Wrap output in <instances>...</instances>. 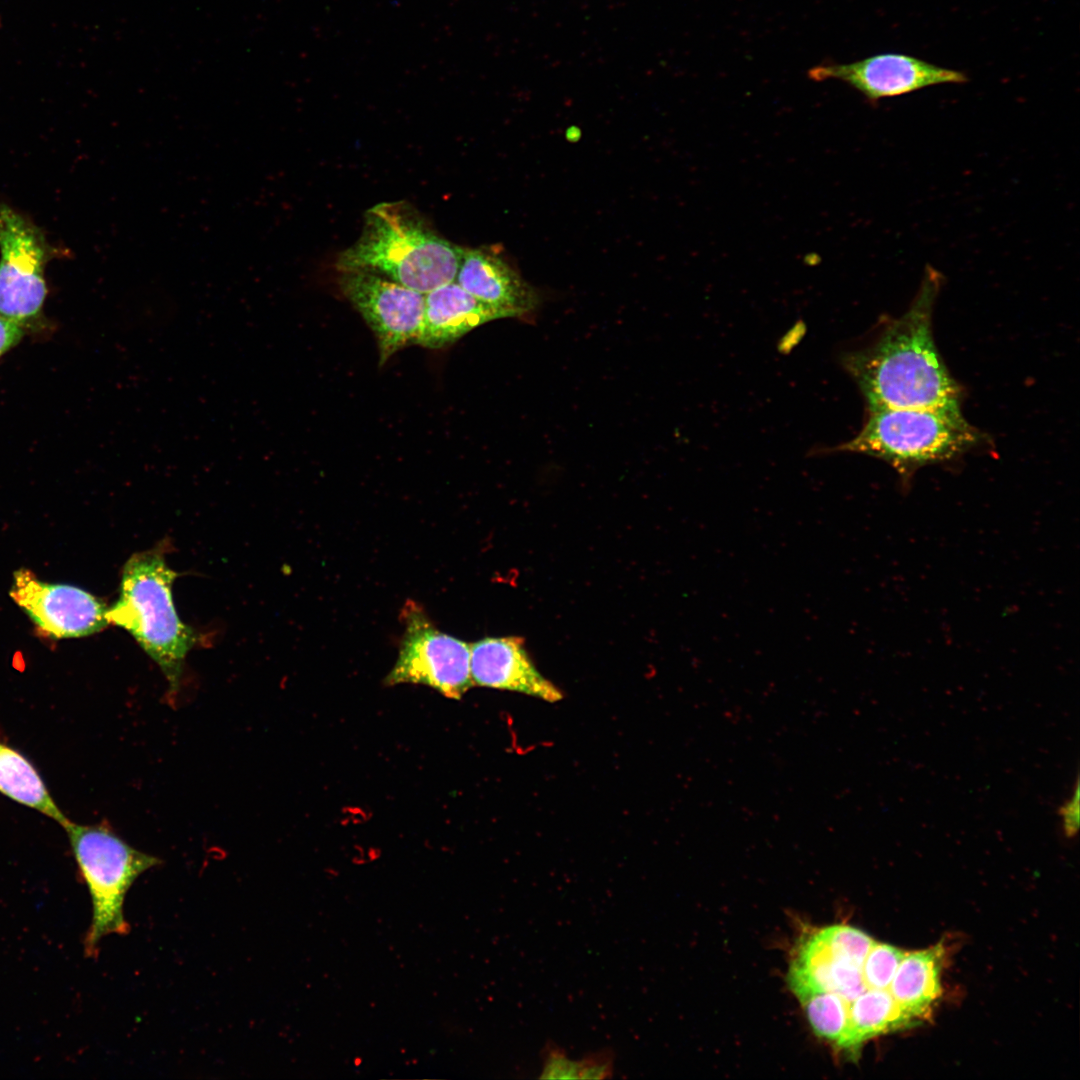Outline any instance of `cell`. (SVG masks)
Returning a JSON list of instances; mask_svg holds the SVG:
<instances>
[{
    "mask_svg": "<svg viewBox=\"0 0 1080 1080\" xmlns=\"http://www.w3.org/2000/svg\"><path fill=\"white\" fill-rule=\"evenodd\" d=\"M942 275L927 265L909 308L890 319L873 341L848 353L844 367L868 410L960 407L961 388L934 341L932 315Z\"/></svg>",
    "mask_w": 1080,
    "mask_h": 1080,
    "instance_id": "cell-1",
    "label": "cell"
},
{
    "mask_svg": "<svg viewBox=\"0 0 1080 1080\" xmlns=\"http://www.w3.org/2000/svg\"><path fill=\"white\" fill-rule=\"evenodd\" d=\"M461 253L407 202H381L365 212L360 237L335 266L377 273L425 294L455 281Z\"/></svg>",
    "mask_w": 1080,
    "mask_h": 1080,
    "instance_id": "cell-2",
    "label": "cell"
},
{
    "mask_svg": "<svg viewBox=\"0 0 1080 1080\" xmlns=\"http://www.w3.org/2000/svg\"><path fill=\"white\" fill-rule=\"evenodd\" d=\"M176 576L160 550L133 554L122 570L119 598L107 612L109 623L128 631L160 667L171 692L178 690L185 658L196 643L173 602Z\"/></svg>",
    "mask_w": 1080,
    "mask_h": 1080,
    "instance_id": "cell-3",
    "label": "cell"
},
{
    "mask_svg": "<svg viewBox=\"0 0 1080 1080\" xmlns=\"http://www.w3.org/2000/svg\"><path fill=\"white\" fill-rule=\"evenodd\" d=\"M961 407L868 410L859 433L837 449L881 459L907 481L919 468L954 460L983 442Z\"/></svg>",
    "mask_w": 1080,
    "mask_h": 1080,
    "instance_id": "cell-4",
    "label": "cell"
},
{
    "mask_svg": "<svg viewBox=\"0 0 1080 1080\" xmlns=\"http://www.w3.org/2000/svg\"><path fill=\"white\" fill-rule=\"evenodd\" d=\"M92 902V920L84 939L86 956L95 958L101 940L127 935L125 897L136 879L161 862L124 841L106 825L63 827Z\"/></svg>",
    "mask_w": 1080,
    "mask_h": 1080,
    "instance_id": "cell-5",
    "label": "cell"
},
{
    "mask_svg": "<svg viewBox=\"0 0 1080 1080\" xmlns=\"http://www.w3.org/2000/svg\"><path fill=\"white\" fill-rule=\"evenodd\" d=\"M400 616L405 630L385 685L423 684L447 698L460 699L474 686L470 644L440 631L415 601L407 600Z\"/></svg>",
    "mask_w": 1080,
    "mask_h": 1080,
    "instance_id": "cell-6",
    "label": "cell"
},
{
    "mask_svg": "<svg viewBox=\"0 0 1080 1080\" xmlns=\"http://www.w3.org/2000/svg\"><path fill=\"white\" fill-rule=\"evenodd\" d=\"M54 256L43 232L0 204V317L22 326L42 310L45 266Z\"/></svg>",
    "mask_w": 1080,
    "mask_h": 1080,
    "instance_id": "cell-7",
    "label": "cell"
},
{
    "mask_svg": "<svg viewBox=\"0 0 1080 1080\" xmlns=\"http://www.w3.org/2000/svg\"><path fill=\"white\" fill-rule=\"evenodd\" d=\"M339 286L374 333L379 365L405 346L416 344L424 294L365 270L340 271Z\"/></svg>",
    "mask_w": 1080,
    "mask_h": 1080,
    "instance_id": "cell-8",
    "label": "cell"
},
{
    "mask_svg": "<svg viewBox=\"0 0 1080 1080\" xmlns=\"http://www.w3.org/2000/svg\"><path fill=\"white\" fill-rule=\"evenodd\" d=\"M814 81L839 80L860 92L871 104L933 85L963 84L967 75L901 53L876 54L851 63H826L808 71Z\"/></svg>",
    "mask_w": 1080,
    "mask_h": 1080,
    "instance_id": "cell-9",
    "label": "cell"
},
{
    "mask_svg": "<svg viewBox=\"0 0 1080 1080\" xmlns=\"http://www.w3.org/2000/svg\"><path fill=\"white\" fill-rule=\"evenodd\" d=\"M9 594L50 638L83 637L109 624L108 609L95 596L72 585L43 582L27 569L15 572Z\"/></svg>",
    "mask_w": 1080,
    "mask_h": 1080,
    "instance_id": "cell-10",
    "label": "cell"
},
{
    "mask_svg": "<svg viewBox=\"0 0 1080 1080\" xmlns=\"http://www.w3.org/2000/svg\"><path fill=\"white\" fill-rule=\"evenodd\" d=\"M470 671L475 685L509 690L548 702L562 693L543 677L519 637H486L470 644Z\"/></svg>",
    "mask_w": 1080,
    "mask_h": 1080,
    "instance_id": "cell-11",
    "label": "cell"
},
{
    "mask_svg": "<svg viewBox=\"0 0 1080 1080\" xmlns=\"http://www.w3.org/2000/svg\"><path fill=\"white\" fill-rule=\"evenodd\" d=\"M455 282L505 318L527 315L539 303L535 289L489 248H462Z\"/></svg>",
    "mask_w": 1080,
    "mask_h": 1080,
    "instance_id": "cell-12",
    "label": "cell"
},
{
    "mask_svg": "<svg viewBox=\"0 0 1080 1080\" xmlns=\"http://www.w3.org/2000/svg\"><path fill=\"white\" fill-rule=\"evenodd\" d=\"M505 318L498 310L476 299L455 281L424 294V312L416 341L429 349L453 344L474 328Z\"/></svg>",
    "mask_w": 1080,
    "mask_h": 1080,
    "instance_id": "cell-13",
    "label": "cell"
},
{
    "mask_svg": "<svg viewBox=\"0 0 1080 1080\" xmlns=\"http://www.w3.org/2000/svg\"><path fill=\"white\" fill-rule=\"evenodd\" d=\"M942 955L940 945L906 953L889 986L896 1003L917 1022L928 1015L942 994Z\"/></svg>",
    "mask_w": 1080,
    "mask_h": 1080,
    "instance_id": "cell-14",
    "label": "cell"
},
{
    "mask_svg": "<svg viewBox=\"0 0 1080 1080\" xmlns=\"http://www.w3.org/2000/svg\"><path fill=\"white\" fill-rule=\"evenodd\" d=\"M847 1027L837 1049L856 1053L864 1042L918 1023L888 989H867L847 1006Z\"/></svg>",
    "mask_w": 1080,
    "mask_h": 1080,
    "instance_id": "cell-15",
    "label": "cell"
},
{
    "mask_svg": "<svg viewBox=\"0 0 1080 1080\" xmlns=\"http://www.w3.org/2000/svg\"><path fill=\"white\" fill-rule=\"evenodd\" d=\"M0 792L53 819L62 827L70 821L60 811L42 777L30 761L17 750L1 742Z\"/></svg>",
    "mask_w": 1080,
    "mask_h": 1080,
    "instance_id": "cell-16",
    "label": "cell"
},
{
    "mask_svg": "<svg viewBox=\"0 0 1080 1080\" xmlns=\"http://www.w3.org/2000/svg\"><path fill=\"white\" fill-rule=\"evenodd\" d=\"M906 952L885 943H875L862 964V976L868 989H889L899 963Z\"/></svg>",
    "mask_w": 1080,
    "mask_h": 1080,
    "instance_id": "cell-17",
    "label": "cell"
},
{
    "mask_svg": "<svg viewBox=\"0 0 1080 1080\" xmlns=\"http://www.w3.org/2000/svg\"><path fill=\"white\" fill-rule=\"evenodd\" d=\"M541 1079H579V1060H572L566 1051L553 1041H547L541 1051Z\"/></svg>",
    "mask_w": 1080,
    "mask_h": 1080,
    "instance_id": "cell-18",
    "label": "cell"
},
{
    "mask_svg": "<svg viewBox=\"0 0 1080 1080\" xmlns=\"http://www.w3.org/2000/svg\"><path fill=\"white\" fill-rule=\"evenodd\" d=\"M615 1054L604 1048L585 1055L579 1060V1079H607L614 1073Z\"/></svg>",
    "mask_w": 1080,
    "mask_h": 1080,
    "instance_id": "cell-19",
    "label": "cell"
},
{
    "mask_svg": "<svg viewBox=\"0 0 1080 1080\" xmlns=\"http://www.w3.org/2000/svg\"><path fill=\"white\" fill-rule=\"evenodd\" d=\"M1080 787L1079 777L1075 782L1072 795L1058 809L1061 818L1062 830L1067 838H1074L1079 831L1080 824Z\"/></svg>",
    "mask_w": 1080,
    "mask_h": 1080,
    "instance_id": "cell-20",
    "label": "cell"
},
{
    "mask_svg": "<svg viewBox=\"0 0 1080 1080\" xmlns=\"http://www.w3.org/2000/svg\"><path fill=\"white\" fill-rule=\"evenodd\" d=\"M22 325L0 317V357L14 347L24 334Z\"/></svg>",
    "mask_w": 1080,
    "mask_h": 1080,
    "instance_id": "cell-21",
    "label": "cell"
}]
</instances>
